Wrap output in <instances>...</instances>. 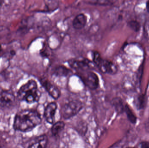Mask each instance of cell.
Here are the masks:
<instances>
[{"label":"cell","instance_id":"6da1fadb","mask_svg":"<svg viewBox=\"0 0 149 148\" xmlns=\"http://www.w3.org/2000/svg\"><path fill=\"white\" fill-rule=\"evenodd\" d=\"M42 122L38 112L33 110H23L17 113L14 119L13 128L22 132H29Z\"/></svg>","mask_w":149,"mask_h":148},{"label":"cell","instance_id":"7a4b0ae2","mask_svg":"<svg viewBox=\"0 0 149 148\" xmlns=\"http://www.w3.org/2000/svg\"><path fill=\"white\" fill-rule=\"evenodd\" d=\"M40 92L38 89L37 83L36 81L31 80L21 87L17 96L18 100L24 101L27 103L37 102L40 98Z\"/></svg>","mask_w":149,"mask_h":148},{"label":"cell","instance_id":"3957f363","mask_svg":"<svg viewBox=\"0 0 149 148\" xmlns=\"http://www.w3.org/2000/svg\"><path fill=\"white\" fill-rule=\"evenodd\" d=\"M83 107V104L80 101L78 100L71 101L62 107L61 116L65 120L71 119L78 114Z\"/></svg>","mask_w":149,"mask_h":148},{"label":"cell","instance_id":"277c9868","mask_svg":"<svg viewBox=\"0 0 149 148\" xmlns=\"http://www.w3.org/2000/svg\"><path fill=\"white\" fill-rule=\"evenodd\" d=\"M79 75L82 82L88 88L95 90L99 86V79L95 73L88 70H79Z\"/></svg>","mask_w":149,"mask_h":148},{"label":"cell","instance_id":"5b68a950","mask_svg":"<svg viewBox=\"0 0 149 148\" xmlns=\"http://www.w3.org/2000/svg\"><path fill=\"white\" fill-rule=\"evenodd\" d=\"M99 70L104 74L113 75L117 71V67L112 61L104 60L102 58L95 64Z\"/></svg>","mask_w":149,"mask_h":148},{"label":"cell","instance_id":"8992f818","mask_svg":"<svg viewBox=\"0 0 149 148\" xmlns=\"http://www.w3.org/2000/svg\"><path fill=\"white\" fill-rule=\"evenodd\" d=\"M70 67L78 70H88L93 67V63L88 59L71 60L69 61Z\"/></svg>","mask_w":149,"mask_h":148},{"label":"cell","instance_id":"52a82bcc","mask_svg":"<svg viewBox=\"0 0 149 148\" xmlns=\"http://www.w3.org/2000/svg\"><path fill=\"white\" fill-rule=\"evenodd\" d=\"M41 83L49 94L55 100H57L60 97L61 92L56 85L52 83L48 80H43Z\"/></svg>","mask_w":149,"mask_h":148},{"label":"cell","instance_id":"ba28073f","mask_svg":"<svg viewBox=\"0 0 149 148\" xmlns=\"http://www.w3.org/2000/svg\"><path fill=\"white\" fill-rule=\"evenodd\" d=\"M57 107L56 103L52 102L49 103L45 108L44 117L46 121L49 124H53L55 122V114Z\"/></svg>","mask_w":149,"mask_h":148},{"label":"cell","instance_id":"9c48e42d","mask_svg":"<svg viewBox=\"0 0 149 148\" xmlns=\"http://www.w3.org/2000/svg\"><path fill=\"white\" fill-rule=\"evenodd\" d=\"M15 96L7 92H3L0 94V106L7 107L12 105L15 102Z\"/></svg>","mask_w":149,"mask_h":148},{"label":"cell","instance_id":"30bf717a","mask_svg":"<svg viewBox=\"0 0 149 148\" xmlns=\"http://www.w3.org/2000/svg\"><path fill=\"white\" fill-rule=\"evenodd\" d=\"M87 21L86 16L83 14L77 15L72 22V26L75 29L81 30L86 26Z\"/></svg>","mask_w":149,"mask_h":148},{"label":"cell","instance_id":"8fae6325","mask_svg":"<svg viewBox=\"0 0 149 148\" xmlns=\"http://www.w3.org/2000/svg\"><path fill=\"white\" fill-rule=\"evenodd\" d=\"M48 143V138L46 135L40 136L36 138L34 140L29 144L28 147L43 148L46 147Z\"/></svg>","mask_w":149,"mask_h":148},{"label":"cell","instance_id":"7c38bea8","mask_svg":"<svg viewBox=\"0 0 149 148\" xmlns=\"http://www.w3.org/2000/svg\"><path fill=\"white\" fill-rule=\"evenodd\" d=\"M71 70L64 66H58L53 71L54 75L57 76H66L71 73Z\"/></svg>","mask_w":149,"mask_h":148},{"label":"cell","instance_id":"4fadbf2b","mask_svg":"<svg viewBox=\"0 0 149 148\" xmlns=\"http://www.w3.org/2000/svg\"><path fill=\"white\" fill-rule=\"evenodd\" d=\"M65 126V124L63 121H58L53 123L51 128L52 134L55 136L58 135L63 130Z\"/></svg>","mask_w":149,"mask_h":148},{"label":"cell","instance_id":"5bb4252c","mask_svg":"<svg viewBox=\"0 0 149 148\" xmlns=\"http://www.w3.org/2000/svg\"><path fill=\"white\" fill-rule=\"evenodd\" d=\"M113 104L116 112L122 114L124 112L125 106L123 105L122 100L120 98H115L113 101Z\"/></svg>","mask_w":149,"mask_h":148},{"label":"cell","instance_id":"9a60e30c","mask_svg":"<svg viewBox=\"0 0 149 148\" xmlns=\"http://www.w3.org/2000/svg\"><path fill=\"white\" fill-rule=\"evenodd\" d=\"M124 112L126 113L127 117L129 121L132 124H136L137 121V118L127 104L125 105Z\"/></svg>","mask_w":149,"mask_h":148},{"label":"cell","instance_id":"2e32d148","mask_svg":"<svg viewBox=\"0 0 149 148\" xmlns=\"http://www.w3.org/2000/svg\"><path fill=\"white\" fill-rule=\"evenodd\" d=\"M128 25L130 28L135 32H138L141 29V24L137 21H130L129 22Z\"/></svg>","mask_w":149,"mask_h":148},{"label":"cell","instance_id":"e0dca14e","mask_svg":"<svg viewBox=\"0 0 149 148\" xmlns=\"http://www.w3.org/2000/svg\"><path fill=\"white\" fill-rule=\"evenodd\" d=\"M144 98L143 96H140L138 99L137 101V106L139 108H142L144 104Z\"/></svg>","mask_w":149,"mask_h":148},{"label":"cell","instance_id":"ac0fdd59","mask_svg":"<svg viewBox=\"0 0 149 148\" xmlns=\"http://www.w3.org/2000/svg\"><path fill=\"white\" fill-rule=\"evenodd\" d=\"M139 147L141 148H149V142H142L139 144Z\"/></svg>","mask_w":149,"mask_h":148},{"label":"cell","instance_id":"d6986e66","mask_svg":"<svg viewBox=\"0 0 149 148\" xmlns=\"http://www.w3.org/2000/svg\"><path fill=\"white\" fill-rule=\"evenodd\" d=\"M145 128H146L147 132L149 134V118L147 120L146 123H145Z\"/></svg>","mask_w":149,"mask_h":148},{"label":"cell","instance_id":"ffe728a7","mask_svg":"<svg viewBox=\"0 0 149 148\" xmlns=\"http://www.w3.org/2000/svg\"><path fill=\"white\" fill-rule=\"evenodd\" d=\"M146 8H147V11L149 13V0L147 1L146 3Z\"/></svg>","mask_w":149,"mask_h":148},{"label":"cell","instance_id":"44dd1931","mask_svg":"<svg viewBox=\"0 0 149 148\" xmlns=\"http://www.w3.org/2000/svg\"><path fill=\"white\" fill-rule=\"evenodd\" d=\"M10 53L12 55H15V52L14 50H11L10 52Z\"/></svg>","mask_w":149,"mask_h":148},{"label":"cell","instance_id":"7402d4cb","mask_svg":"<svg viewBox=\"0 0 149 148\" xmlns=\"http://www.w3.org/2000/svg\"><path fill=\"white\" fill-rule=\"evenodd\" d=\"M1 46L0 45V52H1Z\"/></svg>","mask_w":149,"mask_h":148}]
</instances>
